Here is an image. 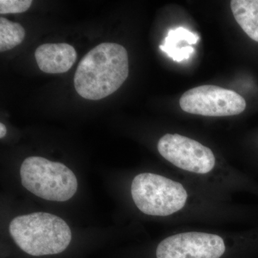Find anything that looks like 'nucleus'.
I'll use <instances>...</instances> for the list:
<instances>
[{
  "label": "nucleus",
  "mask_w": 258,
  "mask_h": 258,
  "mask_svg": "<svg viewBox=\"0 0 258 258\" xmlns=\"http://www.w3.org/2000/svg\"><path fill=\"white\" fill-rule=\"evenodd\" d=\"M183 111L204 116H230L242 113L246 108L243 97L232 90L212 85L191 88L180 98Z\"/></svg>",
  "instance_id": "obj_5"
},
{
  "label": "nucleus",
  "mask_w": 258,
  "mask_h": 258,
  "mask_svg": "<svg viewBox=\"0 0 258 258\" xmlns=\"http://www.w3.org/2000/svg\"><path fill=\"white\" fill-rule=\"evenodd\" d=\"M7 134V128L3 123H0V138H4Z\"/></svg>",
  "instance_id": "obj_13"
},
{
  "label": "nucleus",
  "mask_w": 258,
  "mask_h": 258,
  "mask_svg": "<svg viewBox=\"0 0 258 258\" xmlns=\"http://www.w3.org/2000/svg\"><path fill=\"white\" fill-rule=\"evenodd\" d=\"M200 37L198 34L190 32L187 29L179 28L169 30L164 43L159 47L176 62L188 60L195 52L190 45L198 43Z\"/></svg>",
  "instance_id": "obj_9"
},
{
  "label": "nucleus",
  "mask_w": 258,
  "mask_h": 258,
  "mask_svg": "<svg viewBox=\"0 0 258 258\" xmlns=\"http://www.w3.org/2000/svg\"><path fill=\"white\" fill-rule=\"evenodd\" d=\"M20 177L25 189L49 201H68L78 189L72 170L62 163L43 157L26 158L20 167Z\"/></svg>",
  "instance_id": "obj_3"
},
{
  "label": "nucleus",
  "mask_w": 258,
  "mask_h": 258,
  "mask_svg": "<svg viewBox=\"0 0 258 258\" xmlns=\"http://www.w3.org/2000/svg\"><path fill=\"white\" fill-rule=\"evenodd\" d=\"M25 29L20 24L0 18V51L10 50L22 43L25 39Z\"/></svg>",
  "instance_id": "obj_11"
},
{
  "label": "nucleus",
  "mask_w": 258,
  "mask_h": 258,
  "mask_svg": "<svg viewBox=\"0 0 258 258\" xmlns=\"http://www.w3.org/2000/svg\"><path fill=\"white\" fill-rule=\"evenodd\" d=\"M230 6L241 28L252 40L258 42V0H232Z\"/></svg>",
  "instance_id": "obj_10"
},
{
  "label": "nucleus",
  "mask_w": 258,
  "mask_h": 258,
  "mask_svg": "<svg viewBox=\"0 0 258 258\" xmlns=\"http://www.w3.org/2000/svg\"><path fill=\"white\" fill-rule=\"evenodd\" d=\"M31 0H1L0 14H15L25 13L30 8Z\"/></svg>",
  "instance_id": "obj_12"
},
{
  "label": "nucleus",
  "mask_w": 258,
  "mask_h": 258,
  "mask_svg": "<svg viewBox=\"0 0 258 258\" xmlns=\"http://www.w3.org/2000/svg\"><path fill=\"white\" fill-rule=\"evenodd\" d=\"M225 252L221 237L205 232H184L161 241L157 258H220Z\"/></svg>",
  "instance_id": "obj_7"
},
{
  "label": "nucleus",
  "mask_w": 258,
  "mask_h": 258,
  "mask_svg": "<svg viewBox=\"0 0 258 258\" xmlns=\"http://www.w3.org/2000/svg\"><path fill=\"white\" fill-rule=\"evenodd\" d=\"M157 148L166 160L183 170L205 174L215 167L211 149L184 136L166 134L159 139Z\"/></svg>",
  "instance_id": "obj_6"
},
{
  "label": "nucleus",
  "mask_w": 258,
  "mask_h": 258,
  "mask_svg": "<svg viewBox=\"0 0 258 258\" xmlns=\"http://www.w3.org/2000/svg\"><path fill=\"white\" fill-rule=\"evenodd\" d=\"M39 69L46 74L67 72L77 60V52L67 43L43 44L35 52Z\"/></svg>",
  "instance_id": "obj_8"
},
{
  "label": "nucleus",
  "mask_w": 258,
  "mask_h": 258,
  "mask_svg": "<svg viewBox=\"0 0 258 258\" xmlns=\"http://www.w3.org/2000/svg\"><path fill=\"white\" fill-rule=\"evenodd\" d=\"M131 191L136 206L152 216H169L179 211L188 197L180 183L152 173L136 176Z\"/></svg>",
  "instance_id": "obj_4"
},
{
  "label": "nucleus",
  "mask_w": 258,
  "mask_h": 258,
  "mask_svg": "<svg viewBox=\"0 0 258 258\" xmlns=\"http://www.w3.org/2000/svg\"><path fill=\"white\" fill-rule=\"evenodd\" d=\"M128 56L124 47L104 42L89 51L79 62L74 86L88 100L102 99L115 92L128 76Z\"/></svg>",
  "instance_id": "obj_1"
},
{
  "label": "nucleus",
  "mask_w": 258,
  "mask_h": 258,
  "mask_svg": "<svg viewBox=\"0 0 258 258\" xmlns=\"http://www.w3.org/2000/svg\"><path fill=\"white\" fill-rule=\"evenodd\" d=\"M9 230L15 243L32 256L60 253L69 247L72 239L66 222L46 212L16 217L10 222Z\"/></svg>",
  "instance_id": "obj_2"
}]
</instances>
